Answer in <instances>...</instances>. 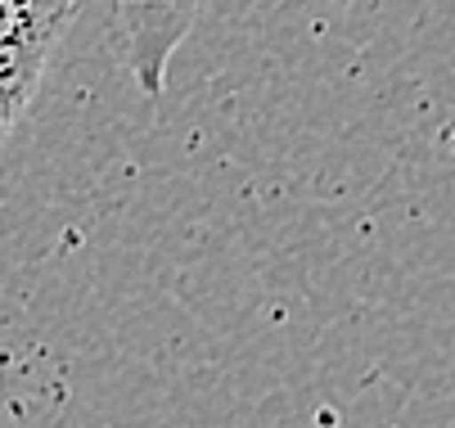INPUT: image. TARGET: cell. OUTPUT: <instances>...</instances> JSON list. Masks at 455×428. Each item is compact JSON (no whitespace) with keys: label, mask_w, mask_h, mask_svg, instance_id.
<instances>
[{"label":"cell","mask_w":455,"mask_h":428,"mask_svg":"<svg viewBox=\"0 0 455 428\" xmlns=\"http://www.w3.org/2000/svg\"><path fill=\"white\" fill-rule=\"evenodd\" d=\"M204 14V0H113V41L136 91L158 99L172 59Z\"/></svg>","instance_id":"6da1fadb"},{"label":"cell","mask_w":455,"mask_h":428,"mask_svg":"<svg viewBox=\"0 0 455 428\" xmlns=\"http://www.w3.org/2000/svg\"><path fill=\"white\" fill-rule=\"evenodd\" d=\"M73 14V0H5V117L19 122L41 86L45 59Z\"/></svg>","instance_id":"7a4b0ae2"}]
</instances>
